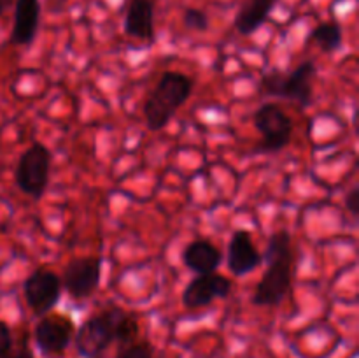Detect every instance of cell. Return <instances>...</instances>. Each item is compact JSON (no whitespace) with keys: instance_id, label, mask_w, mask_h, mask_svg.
<instances>
[{"instance_id":"cell-12","label":"cell","mask_w":359,"mask_h":358,"mask_svg":"<svg viewBox=\"0 0 359 358\" xmlns=\"http://www.w3.org/2000/svg\"><path fill=\"white\" fill-rule=\"evenodd\" d=\"M41 21V4L39 0H16L14 2V25L11 41L14 44H32Z\"/></svg>"},{"instance_id":"cell-1","label":"cell","mask_w":359,"mask_h":358,"mask_svg":"<svg viewBox=\"0 0 359 358\" xmlns=\"http://www.w3.org/2000/svg\"><path fill=\"white\" fill-rule=\"evenodd\" d=\"M266 269L256 286L252 302L256 305H279L291 291L293 283V249L290 232L279 230L269 239L265 253Z\"/></svg>"},{"instance_id":"cell-23","label":"cell","mask_w":359,"mask_h":358,"mask_svg":"<svg viewBox=\"0 0 359 358\" xmlns=\"http://www.w3.org/2000/svg\"><path fill=\"white\" fill-rule=\"evenodd\" d=\"M13 4H14V0H0V16H4V14L7 13V9H9Z\"/></svg>"},{"instance_id":"cell-18","label":"cell","mask_w":359,"mask_h":358,"mask_svg":"<svg viewBox=\"0 0 359 358\" xmlns=\"http://www.w3.org/2000/svg\"><path fill=\"white\" fill-rule=\"evenodd\" d=\"M182 20H184L186 27L191 28V30L205 32L207 28H209V18H207V14L203 13L202 9L189 7V9L184 11V16H182Z\"/></svg>"},{"instance_id":"cell-8","label":"cell","mask_w":359,"mask_h":358,"mask_svg":"<svg viewBox=\"0 0 359 358\" xmlns=\"http://www.w3.org/2000/svg\"><path fill=\"white\" fill-rule=\"evenodd\" d=\"M102 279V258L84 256L72 260L63 270V286L72 298H88L97 291Z\"/></svg>"},{"instance_id":"cell-16","label":"cell","mask_w":359,"mask_h":358,"mask_svg":"<svg viewBox=\"0 0 359 358\" xmlns=\"http://www.w3.org/2000/svg\"><path fill=\"white\" fill-rule=\"evenodd\" d=\"M309 42H316L325 53H335L344 44L342 27L337 21H325L311 32Z\"/></svg>"},{"instance_id":"cell-22","label":"cell","mask_w":359,"mask_h":358,"mask_svg":"<svg viewBox=\"0 0 359 358\" xmlns=\"http://www.w3.org/2000/svg\"><path fill=\"white\" fill-rule=\"evenodd\" d=\"M2 358H34V354H32L27 347H21V350L16 351V353H11L9 351V353Z\"/></svg>"},{"instance_id":"cell-19","label":"cell","mask_w":359,"mask_h":358,"mask_svg":"<svg viewBox=\"0 0 359 358\" xmlns=\"http://www.w3.org/2000/svg\"><path fill=\"white\" fill-rule=\"evenodd\" d=\"M118 358H154V353L147 344H133V346L123 350Z\"/></svg>"},{"instance_id":"cell-7","label":"cell","mask_w":359,"mask_h":358,"mask_svg":"<svg viewBox=\"0 0 359 358\" xmlns=\"http://www.w3.org/2000/svg\"><path fill=\"white\" fill-rule=\"evenodd\" d=\"M25 298L35 314H46L51 311L62 295V281L53 270L37 269L25 279Z\"/></svg>"},{"instance_id":"cell-14","label":"cell","mask_w":359,"mask_h":358,"mask_svg":"<svg viewBox=\"0 0 359 358\" xmlns=\"http://www.w3.org/2000/svg\"><path fill=\"white\" fill-rule=\"evenodd\" d=\"M125 32L135 39L151 41L154 37V2L132 0L126 11Z\"/></svg>"},{"instance_id":"cell-17","label":"cell","mask_w":359,"mask_h":358,"mask_svg":"<svg viewBox=\"0 0 359 358\" xmlns=\"http://www.w3.org/2000/svg\"><path fill=\"white\" fill-rule=\"evenodd\" d=\"M137 332H139V323L133 318L132 314H123L121 319L118 323V329H116V339L121 340V343H130L132 339H135Z\"/></svg>"},{"instance_id":"cell-13","label":"cell","mask_w":359,"mask_h":358,"mask_svg":"<svg viewBox=\"0 0 359 358\" xmlns=\"http://www.w3.org/2000/svg\"><path fill=\"white\" fill-rule=\"evenodd\" d=\"M182 260H184L186 267L196 274H210L216 272L219 267L223 255L219 249L207 239H198L186 246L184 253H182Z\"/></svg>"},{"instance_id":"cell-11","label":"cell","mask_w":359,"mask_h":358,"mask_svg":"<svg viewBox=\"0 0 359 358\" xmlns=\"http://www.w3.org/2000/svg\"><path fill=\"white\" fill-rule=\"evenodd\" d=\"M72 336V321L63 316L44 318L35 326V343L42 353H60L69 346Z\"/></svg>"},{"instance_id":"cell-20","label":"cell","mask_w":359,"mask_h":358,"mask_svg":"<svg viewBox=\"0 0 359 358\" xmlns=\"http://www.w3.org/2000/svg\"><path fill=\"white\" fill-rule=\"evenodd\" d=\"M13 347V336H11V329L7 323L0 321V358L6 357Z\"/></svg>"},{"instance_id":"cell-9","label":"cell","mask_w":359,"mask_h":358,"mask_svg":"<svg viewBox=\"0 0 359 358\" xmlns=\"http://www.w3.org/2000/svg\"><path fill=\"white\" fill-rule=\"evenodd\" d=\"M231 293V281L221 274H198L186 284L182 291V304L188 309L205 307L216 298H226Z\"/></svg>"},{"instance_id":"cell-2","label":"cell","mask_w":359,"mask_h":358,"mask_svg":"<svg viewBox=\"0 0 359 358\" xmlns=\"http://www.w3.org/2000/svg\"><path fill=\"white\" fill-rule=\"evenodd\" d=\"M193 81L182 72H165L144 104L146 126L153 132L165 128L175 112L191 97Z\"/></svg>"},{"instance_id":"cell-21","label":"cell","mask_w":359,"mask_h":358,"mask_svg":"<svg viewBox=\"0 0 359 358\" xmlns=\"http://www.w3.org/2000/svg\"><path fill=\"white\" fill-rule=\"evenodd\" d=\"M346 207L351 211V214H353V216H358L359 214V188L358 186H354V188L347 193Z\"/></svg>"},{"instance_id":"cell-5","label":"cell","mask_w":359,"mask_h":358,"mask_svg":"<svg viewBox=\"0 0 359 358\" xmlns=\"http://www.w3.org/2000/svg\"><path fill=\"white\" fill-rule=\"evenodd\" d=\"M51 153L42 142H34L20 157L16 167V183L32 199H41L49 183Z\"/></svg>"},{"instance_id":"cell-6","label":"cell","mask_w":359,"mask_h":358,"mask_svg":"<svg viewBox=\"0 0 359 358\" xmlns=\"http://www.w3.org/2000/svg\"><path fill=\"white\" fill-rule=\"evenodd\" d=\"M255 125L262 133V142L258 146L262 153H277L291 142L293 121L279 105L270 102L263 104L255 114Z\"/></svg>"},{"instance_id":"cell-10","label":"cell","mask_w":359,"mask_h":358,"mask_svg":"<svg viewBox=\"0 0 359 358\" xmlns=\"http://www.w3.org/2000/svg\"><path fill=\"white\" fill-rule=\"evenodd\" d=\"M262 253L256 249L249 230H235L228 244V269L237 277L245 276L258 269L262 263Z\"/></svg>"},{"instance_id":"cell-15","label":"cell","mask_w":359,"mask_h":358,"mask_svg":"<svg viewBox=\"0 0 359 358\" xmlns=\"http://www.w3.org/2000/svg\"><path fill=\"white\" fill-rule=\"evenodd\" d=\"M279 0H245L235 18V28L238 34L251 35L269 20L270 13Z\"/></svg>"},{"instance_id":"cell-4","label":"cell","mask_w":359,"mask_h":358,"mask_svg":"<svg viewBox=\"0 0 359 358\" xmlns=\"http://www.w3.org/2000/svg\"><path fill=\"white\" fill-rule=\"evenodd\" d=\"M125 311L119 307H109L79 326L76 333L77 353L83 358H98L116 339V329Z\"/></svg>"},{"instance_id":"cell-3","label":"cell","mask_w":359,"mask_h":358,"mask_svg":"<svg viewBox=\"0 0 359 358\" xmlns=\"http://www.w3.org/2000/svg\"><path fill=\"white\" fill-rule=\"evenodd\" d=\"M316 76V63L312 60L300 63L293 72L272 69L262 76V91L277 98L294 100L307 107L312 100V79Z\"/></svg>"}]
</instances>
